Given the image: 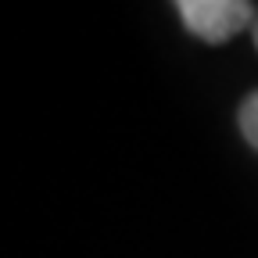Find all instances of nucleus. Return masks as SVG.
Here are the masks:
<instances>
[{"instance_id":"nucleus-1","label":"nucleus","mask_w":258,"mask_h":258,"mask_svg":"<svg viewBox=\"0 0 258 258\" xmlns=\"http://www.w3.org/2000/svg\"><path fill=\"white\" fill-rule=\"evenodd\" d=\"M251 15L254 8L247 0H183L179 4L183 25L208 43H226L230 36H237L251 22Z\"/></svg>"},{"instance_id":"nucleus-3","label":"nucleus","mask_w":258,"mask_h":258,"mask_svg":"<svg viewBox=\"0 0 258 258\" xmlns=\"http://www.w3.org/2000/svg\"><path fill=\"white\" fill-rule=\"evenodd\" d=\"M254 47H258V22H254Z\"/></svg>"},{"instance_id":"nucleus-2","label":"nucleus","mask_w":258,"mask_h":258,"mask_svg":"<svg viewBox=\"0 0 258 258\" xmlns=\"http://www.w3.org/2000/svg\"><path fill=\"white\" fill-rule=\"evenodd\" d=\"M240 133L258 151V93H251L247 101H244V108H240Z\"/></svg>"}]
</instances>
